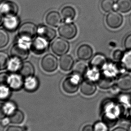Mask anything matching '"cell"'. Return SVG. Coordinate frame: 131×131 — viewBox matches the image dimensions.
Listing matches in <instances>:
<instances>
[{
    "instance_id": "obj_1",
    "label": "cell",
    "mask_w": 131,
    "mask_h": 131,
    "mask_svg": "<svg viewBox=\"0 0 131 131\" xmlns=\"http://www.w3.org/2000/svg\"><path fill=\"white\" fill-rule=\"evenodd\" d=\"M30 41L21 39L20 40L13 46L10 50L11 56L18 59L21 61L25 60L29 56Z\"/></svg>"
},
{
    "instance_id": "obj_2",
    "label": "cell",
    "mask_w": 131,
    "mask_h": 131,
    "mask_svg": "<svg viewBox=\"0 0 131 131\" xmlns=\"http://www.w3.org/2000/svg\"><path fill=\"white\" fill-rule=\"evenodd\" d=\"M38 28L35 24L27 22L20 26L18 30V35L20 38L30 41L35 37L37 33Z\"/></svg>"
},
{
    "instance_id": "obj_3",
    "label": "cell",
    "mask_w": 131,
    "mask_h": 131,
    "mask_svg": "<svg viewBox=\"0 0 131 131\" xmlns=\"http://www.w3.org/2000/svg\"><path fill=\"white\" fill-rule=\"evenodd\" d=\"M59 35L64 38L71 40L76 37L78 30L75 24L71 22H66L60 26L58 28Z\"/></svg>"
},
{
    "instance_id": "obj_4",
    "label": "cell",
    "mask_w": 131,
    "mask_h": 131,
    "mask_svg": "<svg viewBox=\"0 0 131 131\" xmlns=\"http://www.w3.org/2000/svg\"><path fill=\"white\" fill-rule=\"evenodd\" d=\"M79 79L80 78L75 75L65 79L62 84V88L63 91L68 94L77 93L80 86Z\"/></svg>"
},
{
    "instance_id": "obj_5",
    "label": "cell",
    "mask_w": 131,
    "mask_h": 131,
    "mask_svg": "<svg viewBox=\"0 0 131 131\" xmlns=\"http://www.w3.org/2000/svg\"><path fill=\"white\" fill-rule=\"evenodd\" d=\"M41 66L44 71L51 73L56 70L58 67V59L52 54L46 55L42 58Z\"/></svg>"
},
{
    "instance_id": "obj_6",
    "label": "cell",
    "mask_w": 131,
    "mask_h": 131,
    "mask_svg": "<svg viewBox=\"0 0 131 131\" xmlns=\"http://www.w3.org/2000/svg\"><path fill=\"white\" fill-rule=\"evenodd\" d=\"M53 53L58 56H62L68 53L70 49L69 43L65 39L58 38L53 41L51 45Z\"/></svg>"
},
{
    "instance_id": "obj_7",
    "label": "cell",
    "mask_w": 131,
    "mask_h": 131,
    "mask_svg": "<svg viewBox=\"0 0 131 131\" xmlns=\"http://www.w3.org/2000/svg\"><path fill=\"white\" fill-rule=\"evenodd\" d=\"M18 12V6L15 2L7 0L0 2V12L6 17L16 16Z\"/></svg>"
},
{
    "instance_id": "obj_8",
    "label": "cell",
    "mask_w": 131,
    "mask_h": 131,
    "mask_svg": "<svg viewBox=\"0 0 131 131\" xmlns=\"http://www.w3.org/2000/svg\"><path fill=\"white\" fill-rule=\"evenodd\" d=\"M106 22L109 27L112 29H117L122 25L123 17L118 12L112 11L106 15Z\"/></svg>"
},
{
    "instance_id": "obj_9",
    "label": "cell",
    "mask_w": 131,
    "mask_h": 131,
    "mask_svg": "<svg viewBox=\"0 0 131 131\" xmlns=\"http://www.w3.org/2000/svg\"><path fill=\"white\" fill-rule=\"evenodd\" d=\"M49 42L38 36L31 43V49L36 54H42L45 53L48 49Z\"/></svg>"
},
{
    "instance_id": "obj_10",
    "label": "cell",
    "mask_w": 131,
    "mask_h": 131,
    "mask_svg": "<svg viewBox=\"0 0 131 131\" xmlns=\"http://www.w3.org/2000/svg\"><path fill=\"white\" fill-rule=\"evenodd\" d=\"M37 34L39 37L48 41H51L56 37V31L54 29L46 26H41L38 28Z\"/></svg>"
},
{
    "instance_id": "obj_11",
    "label": "cell",
    "mask_w": 131,
    "mask_h": 131,
    "mask_svg": "<svg viewBox=\"0 0 131 131\" xmlns=\"http://www.w3.org/2000/svg\"><path fill=\"white\" fill-rule=\"evenodd\" d=\"M80 89L83 94L90 96L96 92V86L94 83L90 80H85L80 84Z\"/></svg>"
},
{
    "instance_id": "obj_12",
    "label": "cell",
    "mask_w": 131,
    "mask_h": 131,
    "mask_svg": "<svg viewBox=\"0 0 131 131\" xmlns=\"http://www.w3.org/2000/svg\"><path fill=\"white\" fill-rule=\"evenodd\" d=\"M18 71L20 77L27 79L33 76L35 69L31 62H25L21 64Z\"/></svg>"
},
{
    "instance_id": "obj_13",
    "label": "cell",
    "mask_w": 131,
    "mask_h": 131,
    "mask_svg": "<svg viewBox=\"0 0 131 131\" xmlns=\"http://www.w3.org/2000/svg\"><path fill=\"white\" fill-rule=\"evenodd\" d=\"M93 55V49L87 44L81 45L77 50V55L78 58L83 61L89 60L92 57Z\"/></svg>"
},
{
    "instance_id": "obj_14",
    "label": "cell",
    "mask_w": 131,
    "mask_h": 131,
    "mask_svg": "<svg viewBox=\"0 0 131 131\" xmlns=\"http://www.w3.org/2000/svg\"><path fill=\"white\" fill-rule=\"evenodd\" d=\"M20 24V20L16 16H6L3 21V25L5 28L8 31H14L18 28Z\"/></svg>"
},
{
    "instance_id": "obj_15",
    "label": "cell",
    "mask_w": 131,
    "mask_h": 131,
    "mask_svg": "<svg viewBox=\"0 0 131 131\" xmlns=\"http://www.w3.org/2000/svg\"><path fill=\"white\" fill-rule=\"evenodd\" d=\"M114 79L111 75L106 74L99 75L97 79V84L101 89H108L113 86Z\"/></svg>"
},
{
    "instance_id": "obj_16",
    "label": "cell",
    "mask_w": 131,
    "mask_h": 131,
    "mask_svg": "<svg viewBox=\"0 0 131 131\" xmlns=\"http://www.w3.org/2000/svg\"><path fill=\"white\" fill-rule=\"evenodd\" d=\"M74 65V60L71 55H62L59 60V66L61 69L65 71H68L73 68Z\"/></svg>"
},
{
    "instance_id": "obj_17",
    "label": "cell",
    "mask_w": 131,
    "mask_h": 131,
    "mask_svg": "<svg viewBox=\"0 0 131 131\" xmlns=\"http://www.w3.org/2000/svg\"><path fill=\"white\" fill-rule=\"evenodd\" d=\"M46 21L48 25L53 27H57L60 25L62 22V18L58 12L52 11L46 15Z\"/></svg>"
},
{
    "instance_id": "obj_18",
    "label": "cell",
    "mask_w": 131,
    "mask_h": 131,
    "mask_svg": "<svg viewBox=\"0 0 131 131\" xmlns=\"http://www.w3.org/2000/svg\"><path fill=\"white\" fill-rule=\"evenodd\" d=\"M88 71V67L86 63L83 61L77 62L73 67L74 75L80 78L84 77Z\"/></svg>"
},
{
    "instance_id": "obj_19",
    "label": "cell",
    "mask_w": 131,
    "mask_h": 131,
    "mask_svg": "<svg viewBox=\"0 0 131 131\" xmlns=\"http://www.w3.org/2000/svg\"><path fill=\"white\" fill-rule=\"evenodd\" d=\"M106 58L104 55L97 53L93 57L90 64L93 69H100L106 65Z\"/></svg>"
},
{
    "instance_id": "obj_20",
    "label": "cell",
    "mask_w": 131,
    "mask_h": 131,
    "mask_svg": "<svg viewBox=\"0 0 131 131\" xmlns=\"http://www.w3.org/2000/svg\"><path fill=\"white\" fill-rule=\"evenodd\" d=\"M117 85L119 89L124 91L131 89V76L125 75L120 77L117 82Z\"/></svg>"
},
{
    "instance_id": "obj_21",
    "label": "cell",
    "mask_w": 131,
    "mask_h": 131,
    "mask_svg": "<svg viewBox=\"0 0 131 131\" xmlns=\"http://www.w3.org/2000/svg\"><path fill=\"white\" fill-rule=\"evenodd\" d=\"M9 120L11 124H22L25 119V115L24 112L19 110L15 109L9 114Z\"/></svg>"
},
{
    "instance_id": "obj_22",
    "label": "cell",
    "mask_w": 131,
    "mask_h": 131,
    "mask_svg": "<svg viewBox=\"0 0 131 131\" xmlns=\"http://www.w3.org/2000/svg\"><path fill=\"white\" fill-rule=\"evenodd\" d=\"M62 18L67 22L74 20L76 15L75 9L71 6H66L61 10Z\"/></svg>"
},
{
    "instance_id": "obj_23",
    "label": "cell",
    "mask_w": 131,
    "mask_h": 131,
    "mask_svg": "<svg viewBox=\"0 0 131 131\" xmlns=\"http://www.w3.org/2000/svg\"><path fill=\"white\" fill-rule=\"evenodd\" d=\"M114 9L123 13L131 10V0H117Z\"/></svg>"
},
{
    "instance_id": "obj_24",
    "label": "cell",
    "mask_w": 131,
    "mask_h": 131,
    "mask_svg": "<svg viewBox=\"0 0 131 131\" xmlns=\"http://www.w3.org/2000/svg\"><path fill=\"white\" fill-rule=\"evenodd\" d=\"M121 62L124 68L127 71H131V50L124 53Z\"/></svg>"
},
{
    "instance_id": "obj_25",
    "label": "cell",
    "mask_w": 131,
    "mask_h": 131,
    "mask_svg": "<svg viewBox=\"0 0 131 131\" xmlns=\"http://www.w3.org/2000/svg\"><path fill=\"white\" fill-rule=\"evenodd\" d=\"M103 122H104L109 127H112L116 124L117 123V118L115 115L111 113H107L103 116Z\"/></svg>"
},
{
    "instance_id": "obj_26",
    "label": "cell",
    "mask_w": 131,
    "mask_h": 131,
    "mask_svg": "<svg viewBox=\"0 0 131 131\" xmlns=\"http://www.w3.org/2000/svg\"><path fill=\"white\" fill-rule=\"evenodd\" d=\"M9 60V56L7 53L0 51V71L7 68Z\"/></svg>"
},
{
    "instance_id": "obj_27",
    "label": "cell",
    "mask_w": 131,
    "mask_h": 131,
    "mask_svg": "<svg viewBox=\"0 0 131 131\" xmlns=\"http://www.w3.org/2000/svg\"><path fill=\"white\" fill-rule=\"evenodd\" d=\"M115 3L113 0H102L101 4L102 9L105 12H110L115 8Z\"/></svg>"
},
{
    "instance_id": "obj_28",
    "label": "cell",
    "mask_w": 131,
    "mask_h": 131,
    "mask_svg": "<svg viewBox=\"0 0 131 131\" xmlns=\"http://www.w3.org/2000/svg\"><path fill=\"white\" fill-rule=\"evenodd\" d=\"M9 42V36L4 29L0 28V49L5 47Z\"/></svg>"
},
{
    "instance_id": "obj_29",
    "label": "cell",
    "mask_w": 131,
    "mask_h": 131,
    "mask_svg": "<svg viewBox=\"0 0 131 131\" xmlns=\"http://www.w3.org/2000/svg\"><path fill=\"white\" fill-rule=\"evenodd\" d=\"M11 76L7 72L0 73V87H6L10 83Z\"/></svg>"
},
{
    "instance_id": "obj_30",
    "label": "cell",
    "mask_w": 131,
    "mask_h": 131,
    "mask_svg": "<svg viewBox=\"0 0 131 131\" xmlns=\"http://www.w3.org/2000/svg\"><path fill=\"white\" fill-rule=\"evenodd\" d=\"M21 62V61L18 60V59L13 58L11 60H9L7 68L10 71H18L20 66L22 64Z\"/></svg>"
},
{
    "instance_id": "obj_31",
    "label": "cell",
    "mask_w": 131,
    "mask_h": 131,
    "mask_svg": "<svg viewBox=\"0 0 131 131\" xmlns=\"http://www.w3.org/2000/svg\"><path fill=\"white\" fill-rule=\"evenodd\" d=\"M94 131H108L109 127L103 121L97 122L93 126Z\"/></svg>"
},
{
    "instance_id": "obj_32",
    "label": "cell",
    "mask_w": 131,
    "mask_h": 131,
    "mask_svg": "<svg viewBox=\"0 0 131 131\" xmlns=\"http://www.w3.org/2000/svg\"><path fill=\"white\" fill-rule=\"evenodd\" d=\"M27 82H26V89H30V91L33 90L32 89H35L33 87L34 86V87L37 88L38 87V81L36 78H33V77H31L27 79Z\"/></svg>"
},
{
    "instance_id": "obj_33",
    "label": "cell",
    "mask_w": 131,
    "mask_h": 131,
    "mask_svg": "<svg viewBox=\"0 0 131 131\" xmlns=\"http://www.w3.org/2000/svg\"><path fill=\"white\" fill-rule=\"evenodd\" d=\"M7 109L6 105L0 102V120H2L5 118L7 115Z\"/></svg>"
},
{
    "instance_id": "obj_34",
    "label": "cell",
    "mask_w": 131,
    "mask_h": 131,
    "mask_svg": "<svg viewBox=\"0 0 131 131\" xmlns=\"http://www.w3.org/2000/svg\"><path fill=\"white\" fill-rule=\"evenodd\" d=\"M124 54V53L123 51L119 49H117L114 51L113 53V58L116 61H121Z\"/></svg>"
},
{
    "instance_id": "obj_35",
    "label": "cell",
    "mask_w": 131,
    "mask_h": 131,
    "mask_svg": "<svg viewBox=\"0 0 131 131\" xmlns=\"http://www.w3.org/2000/svg\"><path fill=\"white\" fill-rule=\"evenodd\" d=\"M124 45L126 49L127 50H131V34L126 37L124 42Z\"/></svg>"
},
{
    "instance_id": "obj_36",
    "label": "cell",
    "mask_w": 131,
    "mask_h": 131,
    "mask_svg": "<svg viewBox=\"0 0 131 131\" xmlns=\"http://www.w3.org/2000/svg\"><path fill=\"white\" fill-rule=\"evenodd\" d=\"M6 131H24V129L18 126H10L6 129Z\"/></svg>"
},
{
    "instance_id": "obj_37",
    "label": "cell",
    "mask_w": 131,
    "mask_h": 131,
    "mask_svg": "<svg viewBox=\"0 0 131 131\" xmlns=\"http://www.w3.org/2000/svg\"><path fill=\"white\" fill-rule=\"evenodd\" d=\"M82 131H94L93 126L91 125H86L83 127Z\"/></svg>"
},
{
    "instance_id": "obj_38",
    "label": "cell",
    "mask_w": 131,
    "mask_h": 131,
    "mask_svg": "<svg viewBox=\"0 0 131 131\" xmlns=\"http://www.w3.org/2000/svg\"><path fill=\"white\" fill-rule=\"evenodd\" d=\"M1 124L3 126H6L7 125L9 122V119H6V118H4L3 119H2Z\"/></svg>"
},
{
    "instance_id": "obj_39",
    "label": "cell",
    "mask_w": 131,
    "mask_h": 131,
    "mask_svg": "<svg viewBox=\"0 0 131 131\" xmlns=\"http://www.w3.org/2000/svg\"><path fill=\"white\" fill-rule=\"evenodd\" d=\"M112 131H127L124 128L122 127H118L115 128Z\"/></svg>"
},
{
    "instance_id": "obj_40",
    "label": "cell",
    "mask_w": 131,
    "mask_h": 131,
    "mask_svg": "<svg viewBox=\"0 0 131 131\" xmlns=\"http://www.w3.org/2000/svg\"><path fill=\"white\" fill-rule=\"evenodd\" d=\"M3 23L2 21V15H1V13L0 12V26L2 25V24Z\"/></svg>"
},
{
    "instance_id": "obj_41",
    "label": "cell",
    "mask_w": 131,
    "mask_h": 131,
    "mask_svg": "<svg viewBox=\"0 0 131 131\" xmlns=\"http://www.w3.org/2000/svg\"><path fill=\"white\" fill-rule=\"evenodd\" d=\"M128 131H131V125L130 126V127H129V129H128Z\"/></svg>"
}]
</instances>
